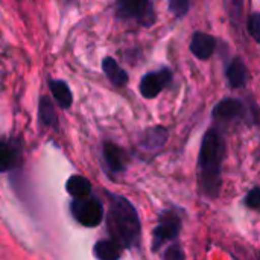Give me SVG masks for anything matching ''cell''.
Returning <instances> with one entry per match:
<instances>
[{
	"label": "cell",
	"mask_w": 260,
	"mask_h": 260,
	"mask_svg": "<svg viewBox=\"0 0 260 260\" xmlns=\"http://www.w3.org/2000/svg\"><path fill=\"white\" fill-rule=\"evenodd\" d=\"M225 158V140L219 129L206 131L198 157V187L210 200H216L222 187V163Z\"/></svg>",
	"instance_id": "cell-1"
},
{
	"label": "cell",
	"mask_w": 260,
	"mask_h": 260,
	"mask_svg": "<svg viewBox=\"0 0 260 260\" xmlns=\"http://www.w3.org/2000/svg\"><path fill=\"white\" fill-rule=\"evenodd\" d=\"M110 207L107 213V230L114 242L122 248H136L140 242V218L129 200L108 193Z\"/></svg>",
	"instance_id": "cell-2"
},
{
	"label": "cell",
	"mask_w": 260,
	"mask_h": 260,
	"mask_svg": "<svg viewBox=\"0 0 260 260\" xmlns=\"http://www.w3.org/2000/svg\"><path fill=\"white\" fill-rule=\"evenodd\" d=\"M183 213H184L183 210H178L177 207H171L158 215V222L152 232L154 253H158L165 244L177 241L183 225V216H184Z\"/></svg>",
	"instance_id": "cell-3"
},
{
	"label": "cell",
	"mask_w": 260,
	"mask_h": 260,
	"mask_svg": "<svg viewBox=\"0 0 260 260\" xmlns=\"http://www.w3.org/2000/svg\"><path fill=\"white\" fill-rule=\"evenodd\" d=\"M70 213L73 219L87 229L98 227L104 219V206L96 197L73 198L70 203Z\"/></svg>",
	"instance_id": "cell-4"
},
{
	"label": "cell",
	"mask_w": 260,
	"mask_h": 260,
	"mask_svg": "<svg viewBox=\"0 0 260 260\" xmlns=\"http://www.w3.org/2000/svg\"><path fill=\"white\" fill-rule=\"evenodd\" d=\"M116 15L122 20H140L146 24L154 21L151 0H116Z\"/></svg>",
	"instance_id": "cell-5"
},
{
	"label": "cell",
	"mask_w": 260,
	"mask_h": 260,
	"mask_svg": "<svg viewBox=\"0 0 260 260\" xmlns=\"http://www.w3.org/2000/svg\"><path fill=\"white\" fill-rule=\"evenodd\" d=\"M172 81V70L168 67H163L155 72H148L140 79V93L145 99H154L158 96L168 84Z\"/></svg>",
	"instance_id": "cell-6"
},
{
	"label": "cell",
	"mask_w": 260,
	"mask_h": 260,
	"mask_svg": "<svg viewBox=\"0 0 260 260\" xmlns=\"http://www.w3.org/2000/svg\"><path fill=\"white\" fill-rule=\"evenodd\" d=\"M104 161L111 174H122L126 171L128 166V155L125 149L113 142H105L102 146Z\"/></svg>",
	"instance_id": "cell-7"
},
{
	"label": "cell",
	"mask_w": 260,
	"mask_h": 260,
	"mask_svg": "<svg viewBox=\"0 0 260 260\" xmlns=\"http://www.w3.org/2000/svg\"><path fill=\"white\" fill-rule=\"evenodd\" d=\"M247 113V108L242 101L236 98H227L222 99L213 110V117L216 120H236L244 117Z\"/></svg>",
	"instance_id": "cell-8"
},
{
	"label": "cell",
	"mask_w": 260,
	"mask_h": 260,
	"mask_svg": "<svg viewBox=\"0 0 260 260\" xmlns=\"http://www.w3.org/2000/svg\"><path fill=\"white\" fill-rule=\"evenodd\" d=\"M168 140V129L163 126H152L142 133L139 139V146L145 152H158L163 149Z\"/></svg>",
	"instance_id": "cell-9"
},
{
	"label": "cell",
	"mask_w": 260,
	"mask_h": 260,
	"mask_svg": "<svg viewBox=\"0 0 260 260\" xmlns=\"http://www.w3.org/2000/svg\"><path fill=\"white\" fill-rule=\"evenodd\" d=\"M216 49V40L210 34L206 32H195L192 40H190V52L198 58V59H209Z\"/></svg>",
	"instance_id": "cell-10"
},
{
	"label": "cell",
	"mask_w": 260,
	"mask_h": 260,
	"mask_svg": "<svg viewBox=\"0 0 260 260\" xmlns=\"http://www.w3.org/2000/svg\"><path fill=\"white\" fill-rule=\"evenodd\" d=\"M20 158V148L12 140L0 139V174L14 169Z\"/></svg>",
	"instance_id": "cell-11"
},
{
	"label": "cell",
	"mask_w": 260,
	"mask_h": 260,
	"mask_svg": "<svg viewBox=\"0 0 260 260\" xmlns=\"http://www.w3.org/2000/svg\"><path fill=\"white\" fill-rule=\"evenodd\" d=\"M225 75H227L229 84L233 88H242L248 81V69L245 66V62L242 61V58L236 56L229 64V67L225 70Z\"/></svg>",
	"instance_id": "cell-12"
},
{
	"label": "cell",
	"mask_w": 260,
	"mask_h": 260,
	"mask_svg": "<svg viewBox=\"0 0 260 260\" xmlns=\"http://www.w3.org/2000/svg\"><path fill=\"white\" fill-rule=\"evenodd\" d=\"M102 70H104V73L107 75L108 81H110L113 85H116V87H123V85L128 84V79H129V78H128V73L125 72V69L120 67V64H119L114 58L107 56V58L102 61Z\"/></svg>",
	"instance_id": "cell-13"
},
{
	"label": "cell",
	"mask_w": 260,
	"mask_h": 260,
	"mask_svg": "<svg viewBox=\"0 0 260 260\" xmlns=\"http://www.w3.org/2000/svg\"><path fill=\"white\" fill-rule=\"evenodd\" d=\"M123 248L113 239H102L94 244L93 254L98 260H119Z\"/></svg>",
	"instance_id": "cell-14"
},
{
	"label": "cell",
	"mask_w": 260,
	"mask_h": 260,
	"mask_svg": "<svg viewBox=\"0 0 260 260\" xmlns=\"http://www.w3.org/2000/svg\"><path fill=\"white\" fill-rule=\"evenodd\" d=\"M49 88H50V93H52L55 102L59 105V108H62V110L70 108V105L73 102V96H72V91H70L66 81L50 79L49 81Z\"/></svg>",
	"instance_id": "cell-15"
},
{
	"label": "cell",
	"mask_w": 260,
	"mask_h": 260,
	"mask_svg": "<svg viewBox=\"0 0 260 260\" xmlns=\"http://www.w3.org/2000/svg\"><path fill=\"white\" fill-rule=\"evenodd\" d=\"M66 190L72 198H84L91 193V183L82 175H72L66 183Z\"/></svg>",
	"instance_id": "cell-16"
},
{
	"label": "cell",
	"mask_w": 260,
	"mask_h": 260,
	"mask_svg": "<svg viewBox=\"0 0 260 260\" xmlns=\"http://www.w3.org/2000/svg\"><path fill=\"white\" fill-rule=\"evenodd\" d=\"M38 117H40V122L44 125V126H56L58 125V117H56V113L53 110V104L50 101L49 96H43L40 99V105H38Z\"/></svg>",
	"instance_id": "cell-17"
},
{
	"label": "cell",
	"mask_w": 260,
	"mask_h": 260,
	"mask_svg": "<svg viewBox=\"0 0 260 260\" xmlns=\"http://www.w3.org/2000/svg\"><path fill=\"white\" fill-rule=\"evenodd\" d=\"M163 260H186V253L183 247L177 241H174L163 251Z\"/></svg>",
	"instance_id": "cell-18"
},
{
	"label": "cell",
	"mask_w": 260,
	"mask_h": 260,
	"mask_svg": "<svg viewBox=\"0 0 260 260\" xmlns=\"http://www.w3.org/2000/svg\"><path fill=\"white\" fill-rule=\"evenodd\" d=\"M190 9V0H169V11L177 17L183 18Z\"/></svg>",
	"instance_id": "cell-19"
},
{
	"label": "cell",
	"mask_w": 260,
	"mask_h": 260,
	"mask_svg": "<svg viewBox=\"0 0 260 260\" xmlns=\"http://www.w3.org/2000/svg\"><path fill=\"white\" fill-rule=\"evenodd\" d=\"M247 30L256 43L260 41V14L253 12L247 20Z\"/></svg>",
	"instance_id": "cell-20"
},
{
	"label": "cell",
	"mask_w": 260,
	"mask_h": 260,
	"mask_svg": "<svg viewBox=\"0 0 260 260\" xmlns=\"http://www.w3.org/2000/svg\"><path fill=\"white\" fill-rule=\"evenodd\" d=\"M245 204H247V207H250V209H253V210H257L260 206V189L256 186V187H253L250 192H248V195L245 197Z\"/></svg>",
	"instance_id": "cell-21"
},
{
	"label": "cell",
	"mask_w": 260,
	"mask_h": 260,
	"mask_svg": "<svg viewBox=\"0 0 260 260\" xmlns=\"http://www.w3.org/2000/svg\"><path fill=\"white\" fill-rule=\"evenodd\" d=\"M232 2H233L235 6H238V9H241V6H242V3H244V0H232Z\"/></svg>",
	"instance_id": "cell-22"
}]
</instances>
